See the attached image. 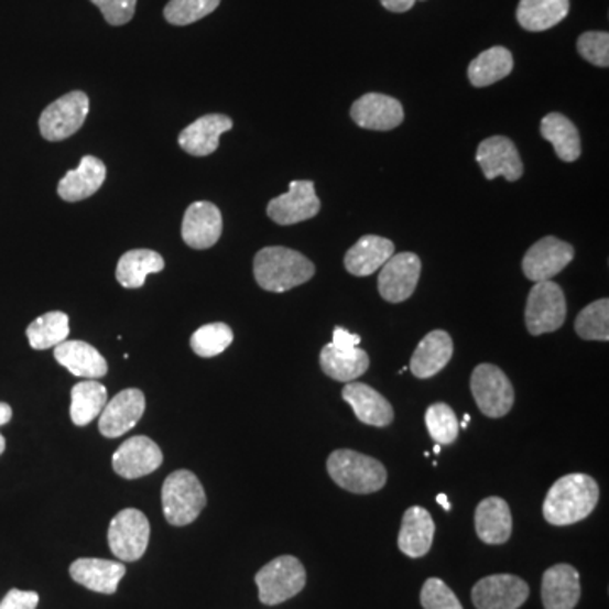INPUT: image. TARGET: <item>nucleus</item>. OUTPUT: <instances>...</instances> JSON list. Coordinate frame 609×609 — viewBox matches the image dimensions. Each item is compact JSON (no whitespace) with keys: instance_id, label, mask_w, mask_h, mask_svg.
<instances>
[{"instance_id":"8","label":"nucleus","mask_w":609,"mask_h":609,"mask_svg":"<svg viewBox=\"0 0 609 609\" xmlns=\"http://www.w3.org/2000/svg\"><path fill=\"white\" fill-rule=\"evenodd\" d=\"M471 391L476 405L489 418H501L513 409V384L498 366H476L471 377Z\"/></svg>"},{"instance_id":"33","label":"nucleus","mask_w":609,"mask_h":609,"mask_svg":"<svg viewBox=\"0 0 609 609\" xmlns=\"http://www.w3.org/2000/svg\"><path fill=\"white\" fill-rule=\"evenodd\" d=\"M513 69V56L503 46H493L472 59L467 77L475 87L482 88L503 80Z\"/></svg>"},{"instance_id":"31","label":"nucleus","mask_w":609,"mask_h":609,"mask_svg":"<svg viewBox=\"0 0 609 609\" xmlns=\"http://www.w3.org/2000/svg\"><path fill=\"white\" fill-rule=\"evenodd\" d=\"M165 270V260L150 249H134L121 255L117 263L116 278L124 289H141L148 274Z\"/></svg>"},{"instance_id":"22","label":"nucleus","mask_w":609,"mask_h":609,"mask_svg":"<svg viewBox=\"0 0 609 609\" xmlns=\"http://www.w3.org/2000/svg\"><path fill=\"white\" fill-rule=\"evenodd\" d=\"M454 355L453 337L445 330H432L420 340L413 352L410 369L418 380H428L449 365Z\"/></svg>"},{"instance_id":"38","label":"nucleus","mask_w":609,"mask_h":609,"mask_svg":"<svg viewBox=\"0 0 609 609\" xmlns=\"http://www.w3.org/2000/svg\"><path fill=\"white\" fill-rule=\"evenodd\" d=\"M425 425L428 434L438 445H450L459 437V420L456 413L445 403H435L428 406L425 413Z\"/></svg>"},{"instance_id":"19","label":"nucleus","mask_w":609,"mask_h":609,"mask_svg":"<svg viewBox=\"0 0 609 609\" xmlns=\"http://www.w3.org/2000/svg\"><path fill=\"white\" fill-rule=\"evenodd\" d=\"M69 576L90 591L113 595L126 576V566L106 558H78L69 566Z\"/></svg>"},{"instance_id":"9","label":"nucleus","mask_w":609,"mask_h":609,"mask_svg":"<svg viewBox=\"0 0 609 609\" xmlns=\"http://www.w3.org/2000/svg\"><path fill=\"white\" fill-rule=\"evenodd\" d=\"M90 102L84 91H69L62 99L50 104L40 117V131L46 141H63L84 126Z\"/></svg>"},{"instance_id":"37","label":"nucleus","mask_w":609,"mask_h":609,"mask_svg":"<svg viewBox=\"0 0 609 609\" xmlns=\"http://www.w3.org/2000/svg\"><path fill=\"white\" fill-rule=\"evenodd\" d=\"M232 340L233 333L229 325L216 322V324L204 325L197 333H194L191 346L195 355L200 358H216V356L222 355Z\"/></svg>"},{"instance_id":"13","label":"nucleus","mask_w":609,"mask_h":609,"mask_svg":"<svg viewBox=\"0 0 609 609\" xmlns=\"http://www.w3.org/2000/svg\"><path fill=\"white\" fill-rule=\"evenodd\" d=\"M574 260V248L554 236L535 242L523 258L522 270L533 283L552 280Z\"/></svg>"},{"instance_id":"16","label":"nucleus","mask_w":609,"mask_h":609,"mask_svg":"<svg viewBox=\"0 0 609 609\" xmlns=\"http://www.w3.org/2000/svg\"><path fill=\"white\" fill-rule=\"evenodd\" d=\"M476 161L481 166L486 180L503 176L508 182L522 178L523 163L519 150L511 139L504 135H493L482 141L476 153Z\"/></svg>"},{"instance_id":"14","label":"nucleus","mask_w":609,"mask_h":609,"mask_svg":"<svg viewBox=\"0 0 609 609\" xmlns=\"http://www.w3.org/2000/svg\"><path fill=\"white\" fill-rule=\"evenodd\" d=\"M146 409V398L141 390L129 388V390L117 393L107 402L102 413L99 415V431L104 437L117 438L132 431L143 418Z\"/></svg>"},{"instance_id":"49","label":"nucleus","mask_w":609,"mask_h":609,"mask_svg":"<svg viewBox=\"0 0 609 609\" xmlns=\"http://www.w3.org/2000/svg\"><path fill=\"white\" fill-rule=\"evenodd\" d=\"M469 420H471V416H469V415H464L463 425H459V427L467 428V425H469Z\"/></svg>"},{"instance_id":"50","label":"nucleus","mask_w":609,"mask_h":609,"mask_svg":"<svg viewBox=\"0 0 609 609\" xmlns=\"http://www.w3.org/2000/svg\"><path fill=\"white\" fill-rule=\"evenodd\" d=\"M441 449H442L441 445L438 444L435 445L434 454H441Z\"/></svg>"},{"instance_id":"15","label":"nucleus","mask_w":609,"mask_h":609,"mask_svg":"<svg viewBox=\"0 0 609 609\" xmlns=\"http://www.w3.org/2000/svg\"><path fill=\"white\" fill-rule=\"evenodd\" d=\"M163 464V453L156 442L138 435L128 438L112 456L113 471L121 478L138 479L156 471Z\"/></svg>"},{"instance_id":"23","label":"nucleus","mask_w":609,"mask_h":609,"mask_svg":"<svg viewBox=\"0 0 609 609\" xmlns=\"http://www.w3.org/2000/svg\"><path fill=\"white\" fill-rule=\"evenodd\" d=\"M55 359L74 377L99 380L109 371L106 358L84 340H65L55 347Z\"/></svg>"},{"instance_id":"18","label":"nucleus","mask_w":609,"mask_h":609,"mask_svg":"<svg viewBox=\"0 0 609 609\" xmlns=\"http://www.w3.org/2000/svg\"><path fill=\"white\" fill-rule=\"evenodd\" d=\"M222 236V214L210 202H195L186 208L182 224V238L194 249H208Z\"/></svg>"},{"instance_id":"3","label":"nucleus","mask_w":609,"mask_h":609,"mask_svg":"<svg viewBox=\"0 0 609 609\" xmlns=\"http://www.w3.org/2000/svg\"><path fill=\"white\" fill-rule=\"evenodd\" d=\"M327 471L337 486L356 494L377 493L388 481L380 460L349 449L334 450L327 460Z\"/></svg>"},{"instance_id":"11","label":"nucleus","mask_w":609,"mask_h":609,"mask_svg":"<svg viewBox=\"0 0 609 609\" xmlns=\"http://www.w3.org/2000/svg\"><path fill=\"white\" fill-rule=\"evenodd\" d=\"M422 273V261L413 252L391 255L381 268L378 290L387 302L402 303L415 293Z\"/></svg>"},{"instance_id":"21","label":"nucleus","mask_w":609,"mask_h":609,"mask_svg":"<svg viewBox=\"0 0 609 609\" xmlns=\"http://www.w3.org/2000/svg\"><path fill=\"white\" fill-rule=\"evenodd\" d=\"M344 402L355 410L359 422L372 427H388L394 418L393 406L383 394L372 390L369 384L347 383L342 390Z\"/></svg>"},{"instance_id":"2","label":"nucleus","mask_w":609,"mask_h":609,"mask_svg":"<svg viewBox=\"0 0 609 609\" xmlns=\"http://www.w3.org/2000/svg\"><path fill=\"white\" fill-rule=\"evenodd\" d=\"M315 267L302 252L271 246L261 249L254 258V278L261 289L271 293H285L307 283Z\"/></svg>"},{"instance_id":"17","label":"nucleus","mask_w":609,"mask_h":609,"mask_svg":"<svg viewBox=\"0 0 609 609\" xmlns=\"http://www.w3.org/2000/svg\"><path fill=\"white\" fill-rule=\"evenodd\" d=\"M352 121L369 131H391L405 119L403 106L394 97L384 94H366L350 107Z\"/></svg>"},{"instance_id":"7","label":"nucleus","mask_w":609,"mask_h":609,"mask_svg":"<svg viewBox=\"0 0 609 609\" xmlns=\"http://www.w3.org/2000/svg\"><path fill=\"white\" fill-rule=\"evenodd\" d=\"M151 526L143 511L128 508L113 516L107 533L110 551L122 562L143 557L150 544Z\"/></svg>"},{"instance_id":"29","label":"nucleus","mask_w":609,"mask_h":609,"mask_svg":"<svg viewBox=\"0 0 609 609\" xmlns=\"http://www.w3.org/2000/svg\"><path fill=\"white\" fill-rule=\"evenodd\" d=\"M320 368L333 380L340 381V383H352L368 371L369 356L359 347L339 349L333 344H327L320 352Z\"/></svg>"},{"instance_id":"5","label":"nucleus","mask_w":609,"mask_h":609,"mask_svg":"<svg viewBox=\"0 0 609 609\" xmlns=\"http://www.w3.org/2000/svg\"><path fill=\"white\" fill-rule=\"evenodd\" d=\"M260 601L276 606L295 598L307 584V573L302 562L293 555H281L255 574Z\"/></svg>"},{"instance_id":"44","label":"nucleus","mask_w":609,"mask_h":609,"mask_svg":"<svg viewBox=\"0 0 609 609\" xmlns=\"http://www.w3.org/2000/svg\"><path fill=\"white\" fill-rule=\"evenodd\" d=\"M334 347H339V349H355L361 344V337L358 334L349 333V330L344 329V327H336L333 336Z\"/></svg>"},{"instance_id":"48","label":"nucleus","mask_w":609,"mask_h":609,"mask_svg":"<svg viewBox=\"0 0 609 609\" xmlns=\"http://www.w3.org/2000/svg\"><path fill=\"white\" fill-rule=\"evenodd\" d=\"M6 450V438L4 435L0 434V456L4 454Z\"/></svg>"},{"instance_id":"40","label":"nucleus","mask_w":609,"mask_h":609,"mask_svg":"<svg viewBox=\"0 0 609 609\" xmlns=\"http://www.w3.org/2000/svg\"><path fill=\"white\" fill-rule=\"evenodd\" d=\"M577 52L586 62L608 68L609 34L606 31H589V33L580 34L577 40Z\"/></svg>"},{"instance_id":"45","label":"nucleus","mask_w":609,"mask_h":609,"mask_svg":"<svg viewBox=\"0 0 609 609\" xmlns=\"http://www.w3.org/2000/svg\"><path fill=\"white\" fill-rule=\"evenodd\" d=\"M380 2L387 11L394 12V14H403V12H409L410 9H413L416 0H380Z\"/></svg>"},{"instance_id":"24","label":"nucleus","mask_w":609,"mask_h":609,"mask_svg":"<svg viewBox=\"0 0 609 609\" xmlns=\"http://www.w3.org/2000/svg\"><path fill=\"white\" fill-rule=\"evenodd\" d=\"M580 599L579 573L569 564H557L545 570L542 602L545 609H574Z\"/></svg>"},{"instance_id":"20","label":"nucleus","mask_w":609,"mask_h":609,"mask_svg":"<svg viewBox=\"0 0 609 609\" xmlns=\"http://www.w3.org/2000/svg\"><path fill=\"white\" fill-rule=\"evenodd\" d=\"M230 129H232L230 117L222 113H208L180 132L178 144L192 156H208L216 153L220 135Z\"/></svg>"},{"instance_id":"27","label":"nucleus","mask_w":609,"mask_h":609,"mask_svg":"<svg viewBox=\"0 0 609 609\" xmlns=\"http://www.w3.org/2000/svg\"><path fill=\"white\" fill-rule=\"evenodd\" d=\"M394 254V244L380 236H365L344 255V267L355 276H369Z\"/></svg>"},{"instance_id":"47","label":"nucleus","mask_w":609,"mask_h":609,"mask_svg":"<svg viewBox=\"0 0 609 609\" xmlns=\"http://www.w3.org/2000/svg\"><path fill=\"white\" fill-rule=\"evenodd\" d=\"M437 503L441 504L442 508H444L445 511L453 510V504H450L449 498H447V494L441 493L437 497Z\"/></svg>"},{"instance_id":"30","label":"nucleus","mask_w":609,"mask_h":609,"mask_svg":"<svg viewBox=\"0 0 609 609\" xmlns=\"http://www.w3.org/2000/svg\"><path fill=\"white\" fill-rule=\"evenodd\" d=\"M569 9L570 0H520L516 19L523 30L541 33L564 21Z\"/></svg>"},{"instance_id":"39","label":"nucleus","mask_w":609,"mask_h":609,"mask_svg":"<svg viewBox=\"0 0 609 609\" xmlns=\"http://www.w3.org/2000/svg\"><path fill=\"white\" fill-rule=\"evenodd\" d=\"M219 6L220 0H170L163 14L173 26H188L213 14Z\"/></svg>"},{"instance_id":"42","label":"nucleus","mask_w":609,"mask_h":609,"mask_svg":"<svg viewBox=\"0 0 609 609\" xmlns=\"http://www.w3.org/2000/svg\"><path fill=\"white\" fill-rule=\"evenodd\" d=\"M102 12L110 26H124L134 18L138 0H90Z\"/></svg>"},{"instance_id":"43","label":"nucleus","mask_w":609,"mask_h":609,"mask_svg":"<svg viewBox=\"0 0 609 609\" xmlns=\"http://www.w3.org/2000/svg\"><path fill=\"white\" fill-rule=\"evenodd\" d=\"M37 605H40L37 592L11 589L0 601V609H36Z\"/></svg>"},{"instance_id":"28","label":"nucleus","mask_w":609,"mask_h":609,"mask_svg":"<svg viewBox=\"0 0 609 609\" xmlns=\"http://www.w3.org/2000/svg\"><path fill=\"white\" fill-rule=\"evenodd\" d=\"M107 168L96 156H84L80 166L66 173L58 183V195L65 202H80L100 191L106 182Z\"/></svg>"},{"instance_id":"34","label":"nucleus","mask_w":609,"mask_h":609,"mask_svg":"<svg viewBox=\"0 0 609 609\" xmlns=\"http://www.w3.org/2000/svg\"><path fill=\"white\" fill-rule=\"evenodd\" d=\"M107 405V390L96 380L81 381L72 388L69 416L77 427L91 424Z\"/></svg>"},{"instance_id":"26","label":"nucleus","mask_w":609,"mask_h":609,"mask_svg":"<svg viewBox=\"0 0 609 609\" xmlns=\"http://www.w3.org/2000/svg\"><path fill=\"white\" fill-rule=\"evenodd\" d=\"M476 533L488 545H501L510 541L513 520L507 501L498 497L486 498L476 508Z\"/></svg>"},{"instance_id":"36","label":"nucleus","mask_w":609,"mask_h":609,"mask_svg":"<svg viewBox=\"0 0 609 609\" xmlns=\"http://www.w3.org/2000/svg\"><path fill=\"white\" fill-rule=\"evenodd\" d=\"M577 336L584 340H609V300L601 298L580 311L574 324Z\"/></svg>"},{"instance_id":"41","label":"nucleus","mask_w":609,"mask_h":609,"mask_svg":"<svg viewBox=\"0 0 609 609\" xmlns=\"http://www.w3.org/2000/svg\"><path fill=\"white\" fill-rule=\"evenodd\" d=\"M420 602L424 609H464L453 589L437 577L425 580L420 592Z\"/></svg>"},{"instance_id":"32","label":"nucleus","mask_w":609,"mask_h":609,"mask_svg":"<svg viewBox=\"0 0 609 609\" xmlns=\"http://www.w3.org/2000/svg\"><path fill=\"white\" fill-rule=\"evenodd\" d=\"M541 132L542 138L547 139L548 143L554 146L558 160L566 161V163L579 160V131L566 116L558 112L547 113L542 119Z\"/></svg>"},{"instance_id":"1","label":"nucleus","mask_w":609,"mask_h":609,"mask_svg":"<svg viewBox=\"0 0 609 609\" xmlns=\"http://www.w3.org/2000/svg\"><path fill=\"white\" fill-rule=\"evenodd\" d=\"M599 486L591 476L567 475L558 479L544 501V519L554 526L574 525L598 507Z\"/></svg>"},{"instance_id":"6","label":"nucleus","mask_w":609,"mask_h":609,"mask_svg":"<svg viewBox=\"0 0 609 609\" xmlns=\"http://www.w3.org/2000/svg\"><path fill=\"white\" fill-rule=\"evenodd\" d=\"M567 317L566 296L554 281L535 283L526 300L525 324L532 336L555 333Z\"/></svg>"},{"instance_id":"25","label":"nucleus","mask_w":609,"mask_h":609,"mask_svg":"<svg viewBox=\"0 0 609 609\" xmlns=\"http://www.w3.org/2000/svg\"><path fill=\"white\" fill-rule=\"evenodd\" d=\"M435 523L425 508L412 507L403 514L402 529L398 535V548L412 558L431 552L434 544Z\"/></svg>"},{"instance_id":"12","label":"nucleus","mask_w":609,"mask_h":609,"mask_svg":"<svg viewBox=\"0 0 609 609\" xmlns=\"http://www.w3.org/2000/svg\"><path fill=\"white\" fill-rule=\"evenodd\" d=\"M529 596V584L511 574L485 577L476 583L471 592L476 609H519Z\"/></svg>"},{"instance_id":"10","label":"nucleus","mask_w":609,"mask_h":609,"mask_svg":"<svg viewBox=\"0 0 609 609\" xmlns=\"http://www.w3.org/2000/svg\"><path fill=\"white\" fill-rule=\"evenodd\" d=\"M320 213V200L315 194V183L298 180L290 183V191L268 204V217L278 226H293L314 219Z\"/></svg>"},{"instance_id":"4","label":"nucleus","mask_w":609,"mask_h":609,"mask_svg":"<svg viewBox=\"0 0 609 609\" xmlns=\"http://www.w3.org/2000/svg\"><path fill=\"white\" fill-rule=\"evenodd\" d=\"M163 513L170 525L185 526L194 523L207 504L204 486L194 472H172L161 488Z\"/></svg>"},{"instance_id":"35","label":"nucleus","mask_w":609,"mask_h":609,"mask_svg":"<svg viewBox=\"0 0 609 609\" xmlns=\"http://www.w3.org/2000/svg\"><path fill=\"white\" fill-rule=\"evenodd\" d=\"M30 346L36 350L52 349L68 339L69 318L63 312H48L31 322L26 330Z\"/></svg>"},{"instance_id":"46","label":"nucleus","mask_w":609,"mask_h":609,"mask_svg":"<svg viewBox=\"0 0 609 609\" xmlns=\"http://www.w3.org/2000/svg\"><path fill=\"white\" fill-rule=\"evenodd\" d=\"M12 418V409L8 403L0 402V427L2 425L9 424Z\"/></svg>"}]
</instances>
